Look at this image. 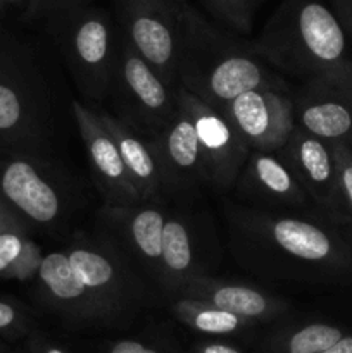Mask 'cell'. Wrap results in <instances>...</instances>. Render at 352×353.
Here are the masks:
<instances>
[{"label": "cell", "mask_w": 352, "mask_h": 353, "mask_svg": "<svg viewBox=\"0 0 352 353\" xmlns=\"http://www.w3.org/2000/svg\"><path fill=\"white\" fill-rule=\"evenodd\" d=\"M321 353H352V331L345 333L337 343H333L330 348Z\"/></svg>", "instance_id": "cell-33"}, {"label": "cell", "mask_w": 352, "mask_h": 353, "mask_svg": "<svg viewBox=\"0 0 352 353\" xmlns=\"http://www.w3.org/2000/svg\"><path fill=\"white\" fill-rule=\"evenodd\" d=\"M321 217L340 226V207L337 190V162L330 141L309 133L295 124L292 134L278 150Z\"/></svg>", "instance_id": "cell-11"}, {"label": "cell", "mask_w": 352, "mask_h": 353, "mask_svg": "<svg viewBox=\"0 0 352 353\" xmlns=\"http://www.w3.org/2000/svg\"><path fill=\"white\" fill-rule=\"evenodd\" d=\"M337 162V190L340 207V226L347 240H352V147L344 141H330Z\"/></svg>", "instance_id": "cell-24"}, {"label": "cell", "mask_w": 352, "mask_h": 353, "mask_svg": "<svg viewBox=\"0 0 352 353\" xmlns=\"http://www.w3.org/2000/svg\"><path fill=\"white\" fill-rule=\"evenodd\" d=\"M204 3L224 26L237 33L247 34L251 33L255 9L261 0H204Z\"/></svg>", "instance_id": "cell-25"}, {"label": "cell", "mask_w": 352, "mask_h": 353, "mask_svg": "<svg viewBox=\"0 0 352 353\" xmlns=\"http://www.w3.org/2000/svg\"><path fill=\"white\" fill-rule=\"evenodd\" d=\"M193 353H245L235 345L223 343V341H200L193 348Z\"/></svg>", "instance_id": "cell-32"}, {"label": "cell", "mask_w": 352, "mask_h": 353, "mask_svg": "<svg viewBox=\"0 0 352 353\" xmlns=\"http://www.w3.org/2000/svg\"><path fill=\"white\" fill-rule=\"evenodd\" d=\"M85 3L86 0H31V10L37 14H48L52 17H57Z\"/></svg>", "instance_id": "cell-27"}, {"label": "cell", "mask_w": 352, "mask_h": 353, "mask_svg": "<svg viewBox=\"0 0 352 353\" xmlns=\"http://www.w3.org/2000/svg\"><path fill=\"white\" fill-rule=\"evenodd\" d=\"M121 37L173 90L179 88L182 0H114Z\"/></svg>", "instance_id": "cell-6"}, {"label": "cell", "mask_w": 352, "mask_h": 353, "mask_svg": "<svg viewBox=\"0 0 352 353\" xmlns=\"http://www.w3.org/2000/svg\"><path fill=\"white\" fill-rule=\"evenodd\" d=\"M195 274H200V271L192 228L188 221L176 214L168 216L162 231L161 278L157 286L168 299H171L179 286Z\"/></svg>", "instance_id": "cell-20"}, {"label": "cell", "mask_w": 352, "mask_h": 353, "mask_svg": "<svg viewBox=\"0 0 352 353\" xmlns=\"http://www.w3.org/2000/svg\"><path fill=\"white\" fill-rule=\"evenodd\" d=\"M147 143L157 164L162 190L190 192L195 186L207 185L195 126L182 103L178 102V112L169 126Z\"/></svg>", "instance_id": "cell-14"}, {"label": "cell", "mask_w": 352, "mask_h": 353, "mask_svg": "<svg viewBox=\"0 0 352 353\" xmlns=\"http://www.w3.org/2000/svg\"><path fill=\"white\" fill-rule=\"evenodd\" d=\"M351 245H352V243H351Z\"/></svg>", "instance_id": "cell-36"}, {"label": "cell", "mask_w": 352, "mask_h": 353, "mask_svg": "<svg viewBox=\"0 0 352 353\" xmlns=\"http://www.w3.org/2000/svg\"><path fill=\"white\" fill-rule=\"evenodd\" d=\"M43 259L40 247L21 230H7L0 233V276L26 279L37 276Z\"/></svg>", "instance_id": "cell-23"}, {"label": "cell", "mask_w": 352, "mask_h": 353, "mask_svg": "<svg viewBox=\"0 0 352 353\" xmlns=\"http://www.w3.org/2000/svg\"><path fill=\"white\" fill-rule=\"evenodd\" d=\"M72 114L107 207H130L141 203L140 195L124 169L116 141L100 123L95 110L78 100H72Z\"/></svg>", "instance_id": "cell-15"}, {"label": "cell", "mask_w": 352, "mask_h": 353, "mask_svg": "<svg viewBox=\"0 0 352 353\" xmlns=\"http://www.w3.org/2000/svg\"><path fill=\"white\" fill-rule=\"evenodd\" d=\"M21 0H0V9H3V7L7 6H12V3H19Z\"/></svg>", "instance_id": "cell-34"}, {"label": "cell", "mask_w": 352, "mask_h": 353, "mask_svg": "<svg viewBox=\"0 0 352 353\" xmlns=\"http://www.w3.org/2000/svg\"><path fill=\"white\" fill-rule=\"evenodd\" d=\"M292 100L295 124L352 147V62L306 79Z\"/></svg>", "instance_id": "cell-8"}, {"label": "cell", "mask_w": 352, "mask_h": 353, "mask_svg": "<svg viewBox=\"0 0 352 353\" xmlns=\"http://www.w3.org/2000/svg\"><path fill=\"white\" fill-rule=\"evenodd\" d=\"M345 326L330 321H307L276 330L262 341L261 353H321L337 343Z\"/></svg>", "instance_id": "cell-21"}, {"label": "cell", "mask_w": 352, "mask_h": 353, "mask_svg": "<svg viewBox=\"0 0 352 353\" xmlns=\"http://www.w3.org/2000/svg\"><path fill=\"white\" fill-rule=\"evenodd\" d=\"M37 278L45 302L68 323L78 326H110L117 323L113 312L83 285L64 250L43 255Z\"/></svg>", "instance_id": "cell-13"}, {"label": "cell", "mask_w": 352, "mask_h": 353, "mask_svg": "<svg viewBox=\"0 0 352 353\" xmlns=\"http://www.w3.org/2000/svg\"><path fill=\"white\" fill-rule=\"evenodd\" d=\"M254 47L264 61L302 79L352 62L347 34L324 0H282Z\"/></svg>", "instance_id": "cell-3"}, {"label": "cell", "mask_w": 352, "mask_h": 353, "mask_svg": "<svg viewBox=\"0 0 352 353\" xmlns=\"http://www.w3.org/2000/svg\"><path fill=\"white\" fill-rule=\"evenodd\" d=\"M104 353H164L150 343L140 340H117L107 345Z\"/></svg>", "instance_id": "cell-28"}, {"label": "cell", "mask_w": 352, "mask_h": 353, "mask_svg": "<svg viewBox=\"0 0 352 353\" xmlns=\"http://www.w3.org/2000/svg\"><path fill=\"white\" fill-rule=\"evenodd\" d=\"M64 254L83 285L113 312L117 323L137 312L144 288L109 243L78 236L64 248Z\"/></svg>", "instance_id": "cell-7"}, {"label": "cell", "mask_w": 352, "mask_h": 353, "mask_svg": "<svg viewBox=\"0 0 352 353\" xmlns=\"http://www.w3.org/2000/svg\"><path fill=\"white\" fill-rule=\"evenodd\" d=\"M169 310L173 317L186 327L209 336H233L257 326L252 321L200 300L169 299Z\"/></svg>", "instance_id": "cell-22"}, {"label": "cell", "mask_w": 352, "mask_h": 353, "mask_svg": "<svg viewBox=\"0 0 352 353\" xmlns=\"http://www.w3.org/2000/svg\"><path fill=\"white\" fill-rule=\"evenodd\" d=\"M178 83L219 112L248 90L286 88L262 64L254 43H245L209 23L185 0H182Z\"/></svg>", "instance_id": "cell-2"}, {"label": "cell", "mask_w": 352, "mask_h": 353, "mask_svg": "<svg viewBox=\"0 0 352 353\" xmlns=\"http://www.w3.org/2000/svg\"><path fill=\"white\" fill-rule=\"evenodd\" d=\"M93 110L99 116L100 123L110 133L113 140L116 141L124 169L140 195L141 202H152L157 199L159 193L162 192L161 176H159L157 164L148 148L147 140L117 116L100 109Z\"/></svg>", "instance_id": "cell-19"}, {"label": "cell", "mask_w": 352, "mask_h": 353, "mask_svg": "<svg viewBox=\"0 0 352 353\" xmlns=\"http://www.w3.org/2000/svg\"><path fill=\"white\" fill-rule=\"evenodd\" d=\"M330 7L352 43V0H330Z\"/></svg>", "instance_id": "cell-30"}, {"label": "cell", "mask_w": 352, "mask_h": 353, "mask_svg": "<svg viewBox=\"0 0 352 353\" xmlns=\"http://www.w3.org/2000/svg\"><path fill=\"white\" fill-rule=\"evenodd\" d=\"M7 230L26 231V224H24V217H21L19 214L0 196V233Z\"/></svg>", "instance_id": "cell-29"}, {"label": "cell", "mask_w": 352, "mask_h": 353, "mask_svg": "<svg viewBox=\"0 0 352 353\" xmlns=\"http://www.w3.org/2000/svg\"><path fill=\"white\" fill-rule=\"evenodd\" d=\"M238 261L275 279L331 281L352 276V245L326 219L268 209H228Z\"/></svg>", "instance_id": "cell-1"}, {"label": "cell", "mask_w": 352, "mask_h": 353, "mask_svg": "<svg viewBox=\"0 0 352 353\" xmlns=\"http://www.w3.org/2000/svg\"><path fill=\"white\" fill-rule=\"evenodd\" d=\"M110 92L116 97L119 119L150 140L169 126L178 112V93L128 43L119 40Z\"/></svg>", "instance_id": "cell-5"}, {"label": "cell", "mask_w": 352, "mask_h": 353, "mask_svg": "<svg viewBox=\"0 0 352 353\" xmlns=\"http://www.w3.org/2000/svg\"><path fill=\"white\" fill-rule=\"evenodd\" d=\"M171 299H192L207 302L255 324L280 319L290 309L285 299L273 295L266 290L247 285V283L209 278L204 272L183 283Z\"/></svg>", "instance_id": "cell-16"}, {"label": "cell", "mask_w": 352, "mask_h": 353, "mask_svg": "<svg viewBox=\"0 0 352 353\" xmlns=\"http://www.w3.org/2000/svg\"><path fill=\"white\" fill-rule=\"evenodd\" d=\"M349 241V243H352V240H347Z\"/></svg>", "instance_id": "cell-35"}, {"label": "cell", "mask_w": 352, "mask_h": 353, "mask_svg": "<svg viewBox=\"0 0 352 353\" xmlns=\"http://www.w3.org/2000/svg\"><path fill=\"white\" fill-rule=\"evenodd\" d=\"M176 93L178 102L188 110L195 126L206 169V183L217 192H228L237 185L251 147L223 112L207 105L183 86H179Z\"/></svg>", "instance_id": "cell-9"}, {"label": "cell", "mask_w": 352, "mask_h": 353, "mask_svg": "<svg viewBox=\"0 0 352 353\" xmlns=\"http://www.w3.org/2000/svg\"><path fill=\"white\" fill-rule=\"evenodd\" d=\"M237 185L242 195L266 209H302L313 203L278 152L251 150Z\"/></svg>", "instance_id": "cell-18"}, {"label": "cell", "mask_w": 352, "mask_h": 353, "mask_svg": "<svg viewBox=\"0 0 352 353\" xmlns=\"http://www.w3.org/2000/svg\"><path fill=\"white\" fill-rule=\"evenodd\" d=\"M102 214L113 230H116L126 252L133 255L145 274L159 285L162 231L168 217L166 210L152 200L130 207H106Z\"/></svg>", "instance_id": "cell-17"}, {"label": "cell", "mask_w": 352, "mask_h": 353, "mask_svg": "<svg viewBox=\"0 0 352 353\" xmlns=\"http://www.w3.org/2000/svg\"><path fill=\"white\" fill-rule=\"evenodd\" d=\"M0 196L24 219L50 226L64 212V195L47 169L28 157L7 159L0 168Z\"/></svg>", "instance_id": "cell-12"}, {"label": "cell", "mask_w": 352, "mask_h": 353, "mask_svg": "<svg viewBox=\"0 0 352 353\" xmlns=\"http://www.w3.org/2000/svg\"><path fill=\"white\" fill-rule=\"evenodd\" d=\"M28 352L30 353H71L66 348L59 347L54 341L47 340L43 336H31L30 341H28Z\"/></svg>", "instance_id": "cell-31"}, {"label": "cell", "mask_w": 352, "mask_h": 353, "mask_svg": "<svg viewBox=\"0 0 352 353\" xmlns=\"http://www.w3.org/2000/svg\"><path fill=\"white\" fill-rule=\"evenodd\" d=\"M54 19L66 61L85 95L97 100L109 95L119 52L109 14L85 3Z\"/></svg>", "instance_id": "cell-4"}, {"label": "cell", "mask_w": 352, "mask_h": 353, "mask_svg": "<svg viewBox=\"0 0 352 353\" xmlns=\"http://www.w3.org/2000/svg\"><path fill=\"white\" fill-rule=\"evenodd\" d=\"M26 330V314L10 302L0 300V334H19Z\"/></svg>", "instance_id": "cell-26"}, {"label": "cell", "mask_w": 352, "mask_h": 353, "mask_svg": "<svg viewBox=\"0 0 352 353\" xmlns=\"http://www.w3.org/2000/svg\"><path fill=\"white\" fill-rule=\"evenodd\" d=\"M221 112L251 150L278 152L295 128L292 95L286 88H254L235 97Z\"/></svg>", "instance_id": "cell-10"}]
</instances>
